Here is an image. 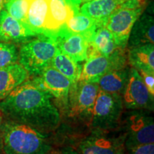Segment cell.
<instances>
[{
	"instance_id": "6da1fadb",
	"label": "cell",
	"mask_w": 154,
	"mask_h": 154,
	"mask_svg": "<svg viewBox=\"0 0 154 154\" xmlns=\"http://www.w3.org/2000/svg\"><path fill=\"white\" fill-rule=\"evenodd\" d=\"M53 99L32 79L25 81L0 101V111L9 121L49 134L59 128L61 121Z\"/></svg>"
},
{
	"instance_id": "7a4b0ae2",
	"label": "cell",
	"mask_w": 154,
	"mask_h": 154,
	"mask_svg": "<svg viewBox=\"0 0 154 154\" xmlns=\"http://www.w3.org/2000/svg\"><path fill=\"white\" fill-rule=\"evenodd\" d=\"M5 154H47L53 148L49 134L11 121L0 125Z\"/></svg>"
},
{
	"instance_id": "3957f363",
	"label": "cell",
	"mask_w": 154,
	"mask_h": 154,
	"mask_svg": "<svg viewBox=\"0 0 154 154\" xmlns=\"http://www.w3.org/2000/svg\"><path fill=\"white\" fill-rule=\"evenodd\" d=\"M125 136L119 128L101 129L89 127L84 134H76L66 142L81 154H124Z\"/></svg>"
},
{
	"instance_id": "277c9868",
	"label": "cell",
	"mask_w": 154,
	"mask_h": 154,
	"mask_svg": "<svg viewBox=\"0 0 154 154\" xmlns=\"http://www.w3.org/2000/svg\"><path fill=\"white\" fill-rule=\"evenodd\" d=\"M99 91L97 83L79 80L72 83L66 109L61 114L74 125L90 127L94 106Z\"/></svg>"
},
{
	"instance_id": "5b68a950",
	"label": "cell",
	"mask_w": 154,
	"mask_h": 154,
	"mask_svg": "<svg viewBox=\"0 0 154 154\" xmlns=\"http://www.w3.org/2000/svg\"><path fill=\"white\" fill-rule=\"evenodd\" d=\"M57 49V43L52 36L38 34L22 44L19 51V63L29 74L38 76L51 66Z\"/></svg>"
},
{
	"instance_id": "8992f818",
	"label": "cell",
	"mask_w": 154,
	"mask_h": 154,
	"mask_svg": "<svg viewBox=\"0 0 154 154\" xmlns=\"http://www.w3.org/2000/svg\"><path fill=\"white\" fill-rule=\"evenodd\" d=\"M152 111L124 109L119 129L125 136L126 151L154 142V122Z\"/></svg>"
},
{
	"instance_id": "52a82bcc",
	"label": "cell",
	"mask_w": 154,
	"mask_h": 154,
	"mask_svg": "<svg viewBox=\"0 0 154 154\" xmlns=\"http://www.w3.org/2000/svg\"><path fill=\"white\" fill-rule=\"evenodd\" d=\"M147 5L148 0H127L121 4L109 17L105 26L112 34L119 47L128 48V40L133 26Z\"/></svg>"
},
{
	"instance_id": "ba28073f",
	"label": "cell",
	"mask_w": 154,
	"mask_h": 154,
	"mask_svg": "<svg viewBox=\"0 0 154 154\" xmlns=\"http://www.w3.org/2000/svg\"><path fill=\"white\" fill-rule=\"evenodd\" d=\"M124 109L121 95L99 90L94 106L90 127L101 129L119 128Z\"/></svg>"
},
{
	"instance_id": "9c48e42d",
	"label": "cell",
	"mask_w": 154,
	"mask_h": 154,
	"mask_svg": "<svg viewBox=\"0 0 154 154\" xmlns=\"http://www.w3.org/2000/svg\"><path fill=\"white\" fill-rule=\"evenodd\" d=\"M85 61L79 80L97 83L106 73L128 66V49L123 50L109 58L99 54L87 57Z\"/></svg>"
},
{
	"instance_id": "30bf717a",
	"label": "cell",
	"mask_w": 154,
	"mask_h": 154,
	"mask_svg": "<svg viewBox=\"0 0 154 154\" xmlns=\"http://www.w3.org/2000/svg\"><path fill=\"white\" fill-rule=\"evenodd\" d=\"M125 109H143L153 112L154 96L150 94L139 73L131 66L129 78L121 95Z\"/></svg>"
},
{
	"instance_id": "8fae6325",
	"label": "cell",
	"mask_w": 154,
	"mask_h": 154,
	"mask_svg": "<svg viewBox=\"0 0 154 154\" xmlns=\"http://www.w3.org/2000/svg\"><path fill=\"white\" fill-rule=\"evenodd\" d=\"M33 79L38 85L56 99L54 103H57V107L61 109L59 110L60 114L62 113L68 103L69 90L72 84L70 80L51 66H48Z\"/></svg>"
},
{
	"instance_id": "7c38bea8",
	"label": "cell",
	"mask_w": 154,
	"mask_h": 154,
	"mask_svg": "<svg viewBox=\"0 0 154 154\" xmlns=\"http://www.w3.org/2000/svg\"><path fill=\"white\" fill-rule=\"evenodd\" d=\"M58 49L68 55L76 62H82L86 59V49L88 42L82 34L71 33L64 25L53 36Z\"/></svg>"
},
{
	"instance_id": "4fadbf2b",
	"label": "cell",
	"mask_w": 154,
	"mask_h": 154,
	"mask_svg": "<svg viewBox=\"0 0 154 154\" xmlns=\"http://www.w3.org/2000/svg\"><path fill=\"white\" fill-rule=\"evenodd\" d=\"M47 14L44 34L52 36L76 13L79 12L66 0H46Z\"/></svg>"
},
{
	"instance_id": "5bb4252c",
	"label": "cell",
	"mask_w": 154,
	"mask_h": 154,
	"mask_svg": "<svg viewBox=\"0 0 154 154\" xmlns=\"http://www.w3.org/2000/svg\"><path fill=\"white\" fill-rule=\"evenodd\" d=\"M36 36L26 25L11 17L5 9L0 11V42L22 44Z\"/></svg>"
},
{
	"instance_id": "9a60e30c",
	"label": "cell",
	"mask_w": 154,
	"mask_h": 154,
	"mask_svg": "<svg viewBox=\"0 0 154 154\" xmlns=\"http://www.w3.org/2000/svg\"><path fill=\"white\" fill-rule=\"evenodd\" d=\"M29 73L20 63L0 68V101L29 78Z\"/></svg>"
},
{
	"instance_id": "2e32d148",
	"label": "cell",
	"mask_w": 154,
	"mask_h": 154,
	"mask_svg": "<svg viewBox=\"0 0 154 154\" xmlns=\"http://www.w3.org/2000/svg\"><path fill=\"white\" fill-rule=\"evenodd\" d=\"M154 42V20L151 15L142 14L136 21L131 31L128 40V49L143 45L153 44Z\"/></svg>"
},
{
	"instance_id": "e0dca14e",
	"label": "cell",
	"mask_w": 154,
	"mask_h": 154,
	"mask_svg": "<svg viewBox=\"0 0 154 154\" xmlns=\"http://www.w3.org/2000/svg\"><path fill=\"white\" fill-rule=\"evenodd\" d=\"M119 0H91L82 6L79 11L95 21L98 26H104L109 17L119 7Z\"/></svg>"
},
{
	"instance_id": "ac0fdd59",
	"label": "cell",
	"mask_w": 154,
	"mask_h": 154,
	"mask_svg": "<svg viewBox=\"0 0 154 154\" xmlns=\"http://www.w3.org/2000/svg\"><path fill=\"white\" fill-rule=\"evenodd\" d=\"M128 61L137 71L154 73V46L146 44L128 49Z\"/></svg>"
},
{
	"instance_id": "d6986e66",
	"label": "cell",
	"mask_w": 154,
	"mask_h": 154,
	"mask_svg": "<svg viewBox=\"0 0 154 154\" xmlns=\"http://www.w3.org/2000/svg\"><path fill=\"white\" fill-rule=\"evenodd\" d=\"M131 66L112 70L103 74L97 84L99 90L109 94L122 95L129 78Z\"/></svg>"
},
{
	"instance_id": "ffe728a7",
	"label": "cell",
	"mask_w": 154,
	"mask_h": 154,
	"mask_svg": "<svg viewBox=\"0 0 154 154\" xmlns=\"http://www.w3.org/2000/svg\"><path fill=\"white\" fill-rule=\"evenodd\" d=\"M46 0H32L26 19V25L36 35L44 33L47 14Z\"/></svg>"
},
{
	"instance_id": "44dd1931",
	"label": "cell",
	"mask_w": 154,
	"mask_h": 154,
	"mask_svg": "<svg viewBox=\"0 0 154 154\" xmlns=\"http://www.w3.org/2000/svg\"><path fill=\"white\" fill-rule=\"evenodd\" d=\"M51 66L68 78L72 83L78 82L82 74V66L59 49L51 61Z\"/></svg>"
},
{
	"instance_id": "7402d4cb",
	"label": "cell",
	"mask_w": 154,
	"mask_h": 154,
	"mask_svg": "<svg viewBox=\"0 0 154 154\" xmlns=\"http://www.w3.org/2000/svg\"><path fill=\"white\" fill-rule=\"evenodd\" d=\"M65 28L71 33L82 34L91 42L99 26L95 21L82 12L76 13L64 24Z\"/></svg>"
},
{
	"instance_id": "603a6c76",
	"label": "cell",
	"mask_w": 154,
	"mask_h": 154,
	"mask_svg": "<svg viewBox=\"0 0 154 154\" xmlns=\"http://www.w3.org/2000/svg\"><path fill=\"white\" fill-rule=\"evenodd\" d=\"M91 42L101 55L108 58L112 57L121 50L126 49L119 47L116 44L112 34L105 26L96 29Z\"/></svg>"
},
{
	"instance_id": "cb8c5ba5",
	"label": "cell",
	"mask_w": 154,
	"mask_h": 154,
	"mask_svg": "<svg viewBox=\"0 0 154 154\" xmlns=\"http://www.w3.org/2000/svg\"><path fill=\"white\" fill-rule=\"evenodd\" d=\"M32 0H5L4 9L9 15L26 25L27 11Z\"/></svg>"
},
{
	"instance_id": "d4e9b609",
	"label": "cell",
	"mask_w": 154,
	"mask_h": 154,
	"mask_svg": "<svg viewBox=\"0 0 154 154\" xmlns=\"http://www.w3.org/2000/svg\"><path fill=\"white\" fill-rule=\"evenodd\" d=\"M19 61V51L15 44L0 42V68L16 63Z\"/></svg>"
},
{
	"instance_id": "484cf974",
	"label": "cell",
	"mask_w": 154,
	"mask_h": 154,
	"mask_svg": "<svg viewBox=\"0 0 154 154\" xmlns=\"http://www.w3.org/2000/svg\"><path fill=\"white\" fill-rule=\"evenodd\" d=\"M150 94L154 96V73L138 71Z\"/></svg>"
},
{
	"instance_id": "4316f807",
	"label": "cell",
	"mask_w": 154,
	"mask_h": 154,
	"mask_svg": "<svg viewBox=\"0 0 154 154\" xmlns=\"http://www.w3.org/2000/svg\"><path fill=\"white\" fill-rule=\"evenodd\" d=\"M124 154H154V144L149 143L138 146L126 151Z\"/></svg>"
},
{
	"instance_id": "83f0119b",
	"label": "cell",
	"mask_w": 154,
	"mask_h": 154,
	"mask_svg": "<svg viewBox=\"0 0 154 154\" xmlns=\"http://www.w3.org/2000/svg\"><path fill=\"white\" fill-rule=\"evenodd\" d=\"M47 154H81L74 147L69 145H59L50 150Z\"/></svg>"
},
{
	"instance_id": "f1b7e54d",
	"label": "cell",
	"mask_w": 154,
	"mask_h": 154,
	"mask_svg": "<svg viewBox=\"0 0 154 154\" xmlns=\"http://www.w3.org/2000/svg\"><path fill=\"white\" fill-rule=\"evenodd\" d=\"M66 1L68 2L70 5H72L77 11L80 10V5L82 4L81 0H66Z\"/></svg>"
},
{
	"instance_id": "f546056e",
	"label": "cell",
	"mask_w": 154,
	"mask_h": 154,
	"mask_svg": "<svg viewBox=\"0 0 154 154\" xmlns=\"http://www.w3.org/2000/svg\"><path fill=\"white\" fill-rule=\"evenodd\" d=\"M0 154H5L4 153L3 142H2V138L1 133H0Z\"/></svg>"
},
{
	"instance_id": "4dcf8cb0",
	"label": "cell",
	"mask_w": 154,
	"mask_h": 154,
	"mask_svg": "<svg viewBox=\"0 0 154 154\" xmlns=\"http://www.w3.org/2000/svg\"><path fill=\"white\" fill-rule=\"evenodd\" d=\"M5 0H0V11L2 10L3 8V5H4V3H5Z\"/></svg>"
},
{
	"instance_id": "1f68e13d",
	"label": "cell",
	"mask_w": 154,
	"mask_h": 154,
	"mask_svg": "<svg viewBox=\"0 0 154 154\" xmlns=\"http://www.w3.org/2000/svg\"><path fill=\"white\" fill-rule=\"evenodd\" d=\"M90 1H91V0H81L82 3H85V2H90Z\"/></svg>"
},
{
	"instance_id": "d6a6232c",
	"label": "cell",
	"mask_w": 154,
	"mask_h": 154,
	"mask_svg": "<svg viewBox=\"0 0 154 154\" xmlns=\"http://www.w3.org/2000/svg\"><path fill=\"white\" fill-rule=\"evenodd\" d=\"M2 112L0 111V124L2 123Z\"/></svg>"
},
{
	"instance_id": "836d02e7",
	"label": "cell",
	"mask_w": 154,
	"mask_h": 154,
	"mask_svg": "<svg viewBox=\"0 0 154 154\" xmlns=\"http://www.w3.org/2000/svg\"><path fill=\"white\" fill-rule=\"evenodd\" d=\"M119 2H120L122 4L123 2H126V1H127V0H119Z\"/></svg>"
}]
</instances>
